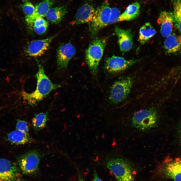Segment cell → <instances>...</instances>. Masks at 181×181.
<instances>
[{"mask_svg":"<svg viewBox=\"0 0 181 181\" xmlns=\"http://www.w3.org/2000/svg\"><path fill=\"white\" fill-rule=\"evenodd\" d=\"M22 0L23 2H26L28 1V0Z\"/></svg>","mask_w":181,"mask_h":181,"instance_id":"cell-31","label":"cell"},{"mask_svg":"<svg viewBox=\"0 0 181 181\" xmlns=\"http://www.w3.org/2000/svg\"><path fill=\"white\" fill-rule=\"evenodd\" d=\"M93 181H102L98 176L96 171L94 170V177Z\"/></svg>","mask_w":181,"mask_h":181,"instance_id":"cell-28","label":"cell"},{"mask_svg":"<svg viewBox=\"0 0 181 181\" xmlns=\"http://www.w3.org/2000/svg\"><path fill=\"white\" fill-rule=\"evenodd\" d=\"M8 140L15 145L25 144L31 143L33 141L28 133L16 129L10 132L7 135Z\"/></svg>","mask_w":181,"mask_h":181,"instance_id":"cell-17","label":"cell"},{"mask_svg":"<svg viewBox=\"0 0 181 181\" xmlns=\"http://www.w3.org/2000/svg\"><path fill=\"white\" fill-rule=\"evenodd\" d=\"M38 70L35 75L37 80L36 90L28 93L22 92V95L24 100L31 105H34L42 100L52 90L61 86V84L52 83L45 74L43 66L36 60Z\"/></svg>","mask_w":181,"mask_h":181,"instance_id":"cell-2","label":"cell"},{"mask_svg":"<svg viewBox=\"0 0 181 181\" xmlns=\"http://www.w3.org/2000/svg\"><path fill=\"white\" fill-rule=\"evenodd\" d=\"M16 129L26 133H28L29 127L27 122L23 120H19L16 125Z\"/></svg>","mask_w":181,"mask_h":181,"instance_id":"cell-27","label":"cell"},{"mask_svg":"<svg viewBox=\"0 0 181 181\" xmlns=\"http://www.w3.org/2000/svg\"><path fill=\"white\" fill-rule=\"evenodd\" d=\"M158 171L164 178L181 181V159L167 158L159 166Z\"/></svg>","mask_w":181,"mask_h":181,"instance_id":"cell-8","label":"cell"},{"mask_svg":"<svg viewBox=\"0 0 181 181\" xmlns=\"http://www.w3.org/2000/svg\"><path fill=\"white\" fill-rule=\"evenodd\" d=\"M21 7L25 15L26 22L28 25L31 26L32 18L35 11V6L31 3L27 1L24 2Z\"/></svg>","mask_w":181,"mask_h":181,"instance_id":"cell-25","label":"cell"},{"mask_svg":"<svg viewBox=\"0 0 181 181\" xmlns=\"http://www.w3.org/2000/svg\"><path fill=\"white\" fill-rule=\"evenodd\" d=\"M157 22L160 25L161 33L163 36L166 37L171 34L174 23L172 13L166 11L162 12Z\"/></svg>","mask_w":181,"mask_h":181,"instance_id":"cell-15","label":"cell"},{"mask_svg":"<svg viewBox=\"0 0 181 181\" xmlns=\"http://www.w3.org/2000/svg\"><path fill=\"white\" fill-rule=\"evenodd\" d=\"M159 117L154 109H143L135 112L132 118L131 124L139 131H143L155 128L158 125Z\"/></svg>","mask_w":181,"mask_h":181,"instance_id":"cell-3","label":"cell"},{"mask_svg":"<svg viewBox=\"0 0 181 181\" xmlns=\"http://www.w3.org/2000/svg\"><path fill=\"white\" fill-rule=\"evenodd\" d=\"M156 32L151 24L149 22L146 23L140 29L139 41L142 44L145 43L153 36Z\"/></svg>","mask_w":181,"mask_h":181,"instance_id":"cell-21","label":"cell"},{"mask_svg":"<svg viewBox=\"0 0 181 181\" xmlns=\"http://www.w3.org/2000/svg\"><path fill=\"white\" fill-rule=\"evenodd\" d=\"M173 7V23L181 33V0H171Z\"/></svg>","mask_w":181,"mask_h":181,"instance_id":"cell-22","label":"cell"},{"mask_svg":"<svg viewBox=\"0 0 181 181\" xmlns=\"http://www.w3.org/2000/svg\"><path fill=\"white\" fill-rule=\"evenodd\" d=\"M32 25L34 31L37 34H40L46 32L49 22L43 17H40L35 20Z\"/></svg>","mask_w":181,"mask_h":181,"instance_id":"cell-24","label":"cell"},{"mask_svg":"<svg viewBox=\"0 0 181 181\" xmlns=\"http://www.w3.org/2000/svg\"><path fill=\"white\" fill-rule=\"evenodd\" d=\"M78 176V181H84V178L80 172L78 170L77 171Z\"/></svg>","mask_w":181,"mask_h":181,"instance_id":"cell-29","label":"cell"},{"mask_svg":"<svg viewBox=\"0 0 181 181\" xmlns=\"http://www.w3.org/2000/svg\"><path fill=\"white\" fill-rule=\"evenodd\" d=\"M20 169L14 162L0 158V181H21Z\"/></svg>","mask_w":181,"mask_h":181,"instance_id":"cell-9","label":"cell"},{"mask_svg":"<svg viewBox=\"0 0 181 181\" xmlns=\"http://www.w3.org/2000/svg\"><path fill=\"white\" fill-rule=\"evenodd\" d=\"M133 81L132 78L127 76L115 82L110 90L109 98L110 102L117 104L125 100L130 93Z\"/></svg>","mask_w":181,"mask_h":181,"instance_id":"cell-5","label":"cell"},{"mask_svg":"<svg viewBox=\"0 0 181 181\" xmlns=\"http://www.w3.org/2000/svg\"><path fill=\"white\" fill-rule=\"evenodd\" d=\"M140 5L138 2L130 5L124 12L120 15L118 22L132 20L138 16L140 13Z\"/></svg>","mask_w":181,"mask_h":181,"instance_id":"cell-20","label":"cell"},{"mask_svg":"<svg viewBox=\"0 0 181 181\" xmlns=\"http://www.w3.org/2000/svg\"><path fill=\"white\" fill-rule=\"evenodd\" d=\"M41 155L37 151L33 150L19 156L17 159L20 170L25 175H31L37 171Z\"/></svg>","mask_w":181,"mask_h":181,"instance_id":"cell-7","label":"cell"},{"mask_svg":"<svg viewBox=\"0 0 181 181\" xmlns=\"http://www.w3.org/2000/svg\"><path fill=\"white\" fill-rule=\"evenodd\" d=\"M95 11L93 6L90 4L83 5L77 10L73 23L76 24L90 22L93 20Z\"/></svg>","mask_w":181,"mask_h":181,"instance_id":"cell-14","label":"cell"},{"mask_svg":"<svg viewBox=\"0 0 181 181\" xmlns=\"http://www.w3.org/2000/svg\"><path fill=\"white\" fill-rule=\"evenodd\" d=\"M105 38H98L93 40L87 49L85 59L91 73L95 77L97 75L99 65L106 47Z\"/></svg>","mask_w":181,"mask_h":181,"instance_id":"cell-4","label":"cell"},{"mask_svg":"<svg viewBox=\"0 0 181 181\" xmlns=\"http://www.w3.org/2000/svg\"><path fill=\"white\" fill-rule=\"evenodd\" d=\"M48 120L47 113L41 112L36 114L32 119V124L35 131H39L45 126Z\"/></svg>","mask_w":181,"mask_h":181,"instance_id":"cell-23","label":"cell"},{"mask_svg":"<svg viewBox=\"0 0 181 181\" xmlns=\"http://www.w3.org/2000/svg\"><path fill=\"white\" fill-rule=\"evenodd\" d=\"M115 31L118 37V44L121 51L124 53L130 50L133 44V35L130 30L116 27Z\"/></svg>","mask_w":181,"mask_h":181,"instance_id":"cell-13","label":"cell"},{"mask_svg":"<svg viewBox=\"0 0 181 181\" xmlns=\"http://www.w3.org/2000/svg\"><path fill=\"white\" fill-rule=\"evenodd\" d=\"M56 36V35H54L46 39L31 41L27 47V53L32 57L41 56L48 49L50 43Z\"/></svg>","mask_w":181,"mask_h":181,"instance_id":"cell-12","label":"cell"},{"mask_svg":"<svg viewBox=\"0 0 181 181\" xmlns=\"http://www.w3.org/2000/svg\"><path fill=\"white\" fill-rule=\"evenodd\" d=\"M178 130V135L179 140L181 143V122L179 125Z\"/></svg>","mask_w":181,"mask_h":181,"instance_id":"cell-30","label":"cell"},{"mask_svg":"<svg viewBox=\"0 0 181 181\" xmlns=\"http://www.w3.org/2000/svg\"><path fill=\"white\" fill-rule=\"evenodd\" d=\"M67 12V8L64 6H58L50 9L46 17L51 23L57 24L60 22Z\"/></svg>","mask_w":181,"mask_h":181,"instance_id":"cell-18","label":"cell"},{"mask_svg":"<svg viewBox=\"0 0 181 181\" xmlns=\"http://www.w3.org/2000/svg\"><path fill=\"white\" fill-rule=\"evenodd\" d=\"M103 163L113 173L117 181H134L133 165L125 158L117 154H108Z\"/></svg>","mask_w":181,"mask_h":181,"instance_id":"cell-1","label":"cell"},{"mask_svg":"<svg viewBox=\"0 0 181 181\" xmlns=\"http://www.w3.org/2000/svg\"><path fill=\"white\" fill-rule=\"evenodd\" d=\"M138 61L126 60L122 57L113 56L107 59L105 63V68L110 73H117L127 69L136 63Z\"/></svg>","mask_w":181,"mask_h":181,"instance_id":"cell-10","label":"cell"},{"mask_svg":"<svg viewBox=\"0 0 181 181\" xmlns=\"http://www.w3.org/2000/svg\"><path fill=\"white\" fill-rule=\"evenodd\" d=\"M111 12V8L107 1L97 8L89 26L91 36H94L102 29L109 25Z\"/></svg>","mask_w":181,"mask_h":181,"instance_id":"cell-6","label":"cell"},{"mask_svg":"<svg viewBox=\"0 0 181 181\" xmlns=\"http://www.w3.org/2000/svg\"><path fill=\"white\" fill-rule=\"evenodd\" d=\"M75 53V47L70 43L60 46L57 50L56 56L58 69L63 70L66 69L69 61L73 57Z\"/></svg>","mask_w":181,"mask_h":181,"instance_id":"cell-11","label":"cell"},{"mask_svg":"<svg viewBox=\"0 0 181 181\" xmlns=\"http://www.w3.org/2000/svg\"><path fill=\"white\" fill-rule=\"evenodd\" d=\"M54 4V0H44L36 4L35 6V11L32 18L31 26L37 18L46 16L47 13Z\"/></svg>","mask_w":181,"mask_h":181,"instance_id":"cell-19","label":"cell"},{"mask_svg":"<svg viewBox=\"0 0 181 181\" xmlns=\"http://www.w3.org/2000/svg\"><path fill=\"white\" fill-rule=\"evenodd\" d=\"M164 48L169 54L181 52V35L171 34L166 37L164 43Z\"/></svg>","mask_w":181,"mask_h":181,"instance_id":"cell-16","label":"cell"},{"mask_svg":"<svg viewBox=\"0 0 181 181\" xmlns=\"http://www.w3.org/2000/svg\"><path fill=\"white\" fill-rule=\"evenodd\" d=\"M120 15V12L118 9L116 8H111V14L109 23V25L118 22Z\"/></svg>","mask_w":181,"mask_h":181,"instance_id":"cell-26","label":"cell"}]
</instances>
